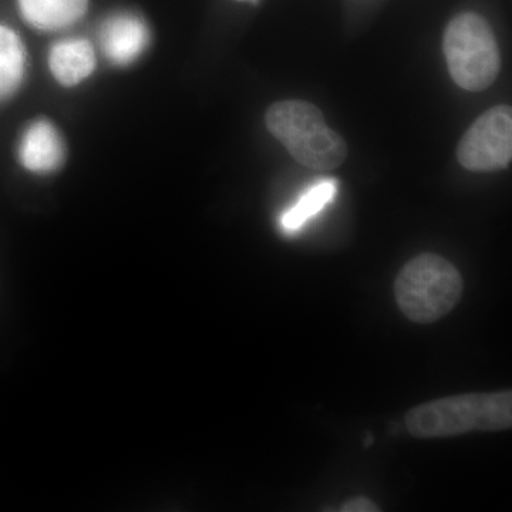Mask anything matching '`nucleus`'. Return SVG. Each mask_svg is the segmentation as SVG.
<instances>
[{
    "label": "nucleus",
    "mask_w": 512,
    "mask_h": 512,
    "mask_svg": "<svg viewBox=\"0 0 512 512\" xmlns=\"http://www.w3.org/2000/svg\"><path fill=\"white\" fill-rule=\"evenodd\" d=\"M443 52L454 83L467 92H483L500 73V50L493 29L477 13H461L448 23Z\"/></svg>",
    "instance_id": "obj_4"
},
{
    "label": "nucleus",
    "mask_w": 512,
    "mask_h": 512,
    "mask_svg": "<svg viewBox=\"0 0 512 512\" xmlns=\"http://www.w3.org/2000/svg\"><path fill=\"white\" fill-rule=\"evenodd\" d=\"M458 163L470 171H497L510 167L512 111L495 106L478 117L457 147Z\"/></svg>",
    "instance_id": "obj_5"
},
{
    "label": "nucleus",
    "mask_w": 512,
    "mask_h": 512,
    "mask_svg": "<svg viewBox=\"0 0 512 512\" xmlns=\"http://www.w3.org/2000/svg\"><path fill=\"white\" fill-rule=\"evenodd\" d=\"M406 429L420 440L463 436L471 431L511 430L512 392L466 393L413 407Z\"/></svg>",
    "instance_id": "obj_1"
},
{
    "label": "nucleus",
    "mask_w": 512,
    "mask_h": 512,
    "mask_svg": "<svg viewBox=\"0 0 512 512\" xmlns=\"http://www.w3.org/2000/svg\"><path fill=\"white\" fill-rule=\"evenodd\" d=\"M340 512H379V505L365 497H356L340 507Z\"/></svg>",
    "instance_id": "obj_12"
},
{
    "label": "nucleus",
    "mask_w": 512,
    "mask_h": 512,
    "mask_svg": "<svg viewBox=\"0 0 512 512\" xmlns=\"http://www.w3.org/2000/svg\"><path fill=\"white\" fill-rule=\"evenodd\" d=\"M49 67L63 86H76L93 73L96 55L87 40L72 39L56 43L50 50Z\"/></svg>",
    "instance_id": "obj_8"
},
{
    "label": "nucleus",
    "mask_w": 512,
    "mask_h": 512,
    "mask_svg": "<svg viewBox=\"0 0 512 512\" xmlns=\"http://www.w3.org/2000/svg\"><path fill=\"white\" fill-rule=\"evenodd\" d=\"M338 192V181L322 180L303 192L299 201L284 212L281 217L282 228L286 232H295L302 228L312 217L319 214Z\"/></svg>",
    "instance_id": "obj_11"
},
{
    "label": "nucleus",
    "mask_w": 512,
    "mask_h": 512,
    "mask_svg": "<svg viewBox=\"0 0 512 512\" xmlns=\"http://www.w3.org/2000/svg\"><path fill=\"white\" fill-rule=\"evenodd\" d=\"M20 13L39 30H59L82 19L89 0H18Z\"/></svg>",
    "instance_id": "obj_9"
},
{
    "label": "nucleus",
    "mask_w": 512,
    "mask_h": 512,
    "mask_svg": "<svg viewBox=\"0 0 512 512\" xmlns=\"http://www.w3.org/2000/svg\"><path fill=\"white\" fill-rule=\"evenodd\" d=\"M265 121L272 136L311 170H335L348 157L345 140L328 127L322 111L308 101H278L266 111Z\"/></svg>",
    "instance_id": "obj_2"
},
{
    "label": "nucleus",
    "mask_w": 512,
    "mask_h": 512,
    "mask_svg": "<svg viewBox=\"0 0 512 512\" xmlns=\"http://www.w3.org/2000/svg\"><path fill=\"white\" fill-rule=\"evenodd\" d=\"M463 291V276L456 266L430 252L407 262L394 281L400 312L419 325L446 318L463 298Z\"/></svg>",
    "instance_id": "obj_3"
},
{
    "label": "nucleus",
    "mask_w": 512,
    "mask_h": 512,
    "mask_svg": "<svg viewBox=\"0 0 512 512\" xmlns=\"http://www.w3.org/2000/svg\"><path fill=\"white\" fill-rule=\"evenodd\" d=\"M20 163L33 173H50L63 163L64 146L59 131L50 121L37 120L23 134Z\"/></svg>",
    "instance_id": "obj_7"
},
{
    "label": "nucleus",
    "mask_w": 512,
    "mask_h": 512,
    "mask_svg": "<svg viewBox=\"0 0 512 512\" xmlns=\"http://www.w3.org/2000/svg\"><path fill=\"white\" fill-rule=\"evenodd\" d=\"M101 47L107 59L119 66L136 62L150 43L146 23L131 13L111 16L100 32Z\"/></svg>",
    "instance_id": "obj_6"
},
{
    "label": "nucleus",
    "mask_w": 512,
    "mask_h": 512,
    "mask_svg": "<svg viewBox=\"0 0 512 512\" xmlns=\"http://www.w3.org/2000/svg\"><path fill=\"white\" fill-rule=\"evenodd\" d=\"M235 2H251V3H255V2H258V0H235Z\"/></svg>",
    "instance_id": "obj_13"
},
{
    "label": "nucleus",
    "mask_w": 512,
    "mask_h": 512,
    "mask_svg": "<svg viewBox=\"0 0 512 512\" xmlns=\"http://www.w3.org/2000/svg\"><path fill=\"white\" fill-rule=\"evenodd\" d=\"M25 64L22 40L12 29L0 25V100L16 92L25 76Z\"/></svg>",
    "instance_id": "obj_10"
}]
</instances>
